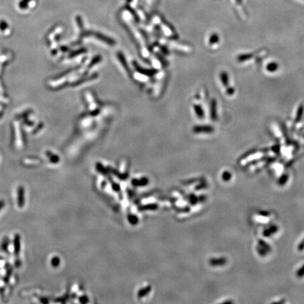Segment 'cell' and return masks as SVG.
<instances>
[{
    "mask_svg": "<svg viewBox=\"0 0 304 304\" xmlns=\"http://www.w3.org/2000/svg\"><path fill=\"white\" fill-rule=\"evenodd\" d=\"M25 204V190L23 187L18 189V206L19 208L23 207Z\"/></svg>",
    "mask_w": 304,
    "mask_h": 304,
    "instance_id": "obj_1",
    "label": "cell"
},
{
    "mask_svg": "<svg viewBox=\"0 0 304 304\" xmlns=\"http://www.w3.org/2000/svg\"><path fill=\"white\" fill-rule=\"evenodd\" d=\"M20 249V238L19 234H16L14 238V251L15 254H18Z\"/></svg>",
    "mask_w": 304,
    "mask_h": 304,
    "instance_id": "obj_2",
    "label": "cell"
},
{
    "mask_svg": "<svg viewBox=\"0 0 304 304\" xmlns=\"http://www.w3.org/2000/svg\"><path fill=\"white\" fill-rule=\"evenodd\" d=\"M278 64H275V63H270L267 66V70L269 72H275V70H278Z\"/></svg>",
    "mask_w": 304,
    "mask_h": 304,
    "instance_id": "obj_3",
    "label": "cell"
},
{
    "mask_svg": "<svg viewBox=\"0 0 304 304\" xmlns=\"http://www.w3.org/2000/svg\"><path fill=\"white\" fill-rule=\"evenodd\" d=\"M51 265H52L53 267H57L60 264L59 258L57 257V256H54V257H53L52 259H51Z\"/></svg>",
    "mask_w": 304,
    "mask_h": 304,
    "instance_id": "obj_4",
    "label": "cell"
},
{
    "mask_svg": "<svg viewBox=\"0 0 304 304\" xmlns=\"http://www.w3.org/2000/svg\"><path fill=\"white\" fill-rule=\"evenodd\" d=\"M221 78H222V81H223L224 85H227L228 84V78H227V75L226 73H223V74H222V75H221Z\"/></svg>",
    "mask_w": 304,
    "mask_h": 304,
    "instance_id": "obj_5",
    "label": "cell"
},
{
    "mask_svg": "<svg viewBox=\"0 0 304 304\" xmlns=\"http://www.w3.org/2000/svg\"><path fill=\"white\" fill-rule=\"evenodd\" d=\"M300 107H301V108H299V111H298V114H297V120H296V121H299V120L301 119V116L302 112H303V106H301Z\"/></svg>",
    "mask_w": 304,
    "mask_h": 304,
    "instance_id": "obj_6",
    "label": "cell"
},
{
    "mask_svg": "<svg viewBox=\"0 0 304 304\" xmlns=\"http://www.w3.org/2000/svg\"><path fill=\"white\" fill-rule=\"evenodd\" d=\"M244 56L245 57H244V56H240V57L239 58V61H244V60L248 59L250 57H251V56H251V55H249V54H245V55H244Z\"/></svg>",
    "mask_w": 304,
    "mask_h": 304,
    "instance_id": "obj_7",
    "label": "cell"
},
{
    "mask_svg": "<svg viewBox=\"0 0 304 304\" xmlns=\"http://www.w3.org/2000/svg\"><path fill=\"white\" fill-rule=\"evenodd\" d=\"M4 204H4V201H3V200H1V201H0V211H1V209L4 207Z\"/></svg>",
    "mask_w": 304,
    "mask_h": 304,
    "instance_id": "obj_8",
    "label": "cell"
},
{
    "mask_svg": "<svg viewBox=\"0 0 304 304\" xmlns=\"http://www.w3.org/2000/svg\"><path fill=\"white\" fill-rule=\"evenodd\" d=\"M237 1V3H239V4H240V3L242 2V0H236Z\"/></svg>",
    "mask_w": 304,
    "mask_h": 304,
    "instance_id": "obj_9",
    "label": "cell"
}]
</instances>
